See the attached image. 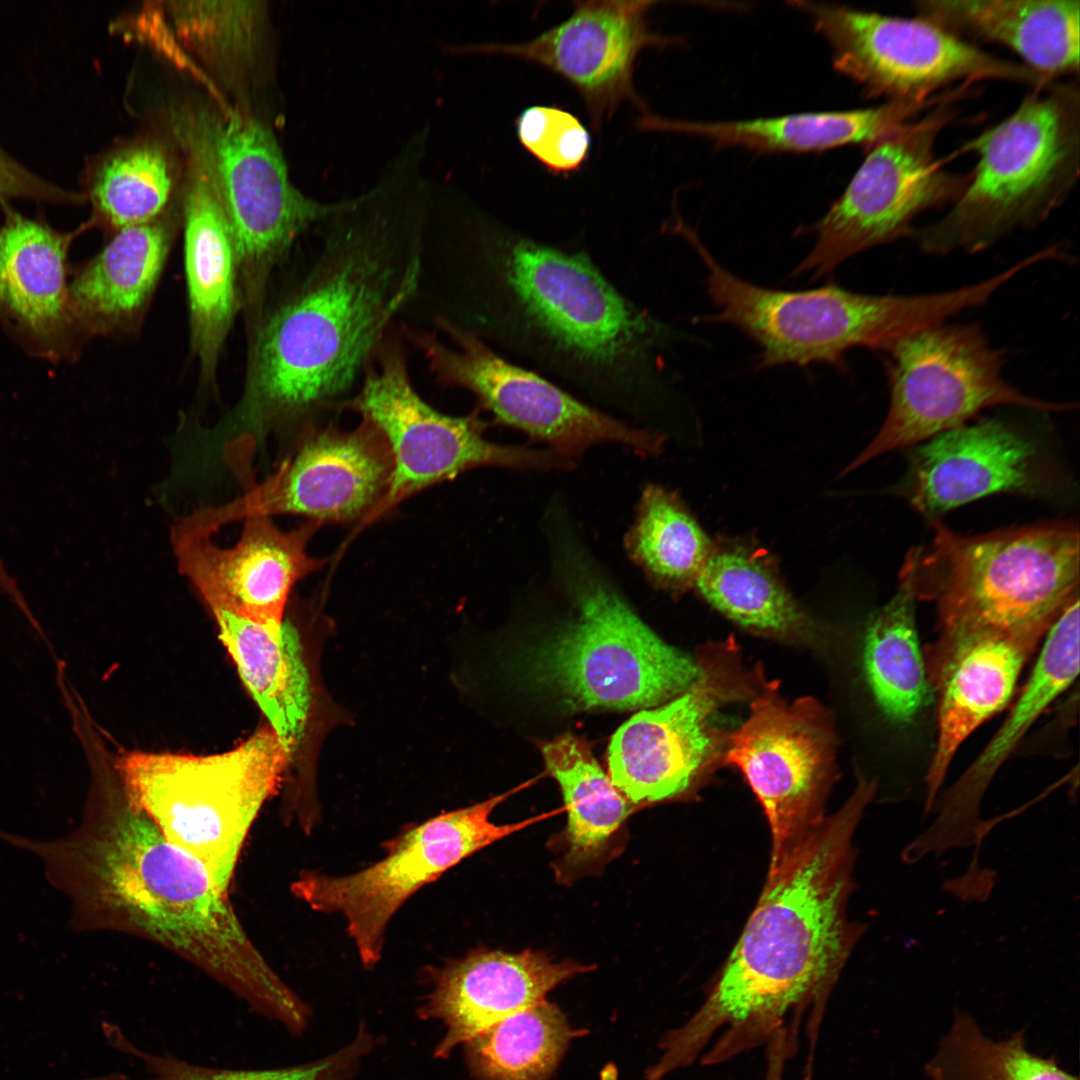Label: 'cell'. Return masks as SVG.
<instances>
[{"label":"cell","instance_id":"14","mask_svg":"<svg viewBox=\"0 0 1080 1080\" xmlns=\"http://www.w3.org/2000/svg\"><path fill=\"white\" fill-rule=\"evenodd\" d=\"M828 43L834 69L869 98L926 101L962 85L996 80L1051 82L1036 71L985 52L919 16L883 15L822 2H791Z\"/></svg>","mask_w":1080,"mask_h":1080},{"label":"cell","instance_id":"2","mask_svg":"<svg viewBox=\"0 0 1080 1080\" xmlns=\"http://www.w3.org/2000/svg\"><path fill=\"white\" fill-rule=\"evenodd\" d=\"M402 149L367 191L335 202L303 277L258 329L243 395L216 426L255 452L358 388L420 277L430 182Z\"/></svg>","mask_w":1080,"mask_h":1080},{"label":"cell","instance_id":"42","mask_svg":"<svg viewBox=\"0 0 1080 1080\" xmlns=\"http://www.w3.org/2000/svg\"><path fill=\"white\" fill-rule=\"evenodd\" d=\"M24 198L49 203H81L85 193L68 190L24 165L0 146V200Z\"/></svg>","mask_w":1080,"mask_h":1080},{"label":"cell","instance_id":"10","mask_svg":"<svg viewBox=\"0 0 1080 1080\" xmlns=\"http://www.w3.org/2000/svg\"><path fill=\"white\" fill-rule=\"evenodd\" d=\"M171 122L219 197L247 300L257 303L273 269L335 202L315 200L291 182L273 131L247 113L183 108L174 111Z\"/></svg>","mask_w":1080,"mask_h":1080},{"label":"cell","instance_id":"31","mask_svg":"<svg viewBox=\"0 0 1080 1080\" xmlns=\"http://www.w3.org/2000/svg\"><path fill=\"white\" fill-rule=\"evenodd\" d=\"M172 231L159 217L116 231L70 283L80 333L120 329L142 312L162 272Z\"/></svg>","mask_w":1080,"mask_h":1080},{"label":"cell","instance_id":"38","mask_svg":"<svg viewBox=\"0 0 1080 1080\" xmlns=\"http://www.w3.org/2000/svg\"><path fill=\"white\" fill-rule=\"evenodd\" d=\"M1024 1030L995 1040L958 1012L925 1065L929 1080H1078L1054 1057L1032 1052Z\"/></svg>","mask_w":1080,"mask_h":1080},{"label":"cell","instance_id":"25","mask_svg":"<svg viewBox=\"0 0 1080 1080\" xmlns=\"http://www.w3.org/2000/svg\"><path fill=\"white\" fill-rule=\"evenodd\" d=\"M0 319L34 351L60 357L80 333L68 283L72 241L92 222L63 232L0 200Z\"/></svg>","mask_w":1080,"mask_h":1080},{"label":"cell","instance_id":"27","mask_svg":"<svg viewBox=\"0 0 1080 1080\" xmlns=\"http://www.w3.org/2000/svg\"><path fill=\"white\" fill-rule=\"evenodd\" d=\"M950 97L945 92L926 101H887L865 109L740 121L677 120L648 112L638 119L637 127L703 137L718 148L740 147L761 153H810L849 145L870 148Z\"/></svg>","mask_w":1080,"mask_h":1080},{"label":"cell","instance_id":"21","mask_svg":"<svg viewBox=\"0 0 1080 1080\" xmlns=\"http://www.w3.org/2000/svg\"><path fill=\"white\" fill-rule=\"evenodd\" d=\"M238 541L222 548L212 536L172 529L179 571L210 610L222 609L261 624H280L293 586L320 569L307 545L320 523L307 521L283 531L270 517L243 521Z\"/></svg>","mask_w":1080,"mask_h":1080},{"label":"cell","instance_id":"22","mask_svg":"<svg viewBox=\"0 0 1080 1080\" xmlns=\"http://www.w3.org/2000/svg\"><path fill=\"white\" fill-rule=\"evenodd\" d=\"M1034 441L1000 418L980 419L942 432L909 454L903 497L928 520L1001 492L1041 490Z\"/></svg>","mask_w":1080,"mask_h":1080},{"label":"cell","instance_id":"1","mask_svg":"<svg viewBox=\"0 0 1080 1080\" xmlns=\"http://www.w3.org/2000/svg\"><path fill=\"white\" fill-rule=\"evenodd\" d=\"M402 319L471 333L657 431L674 329L585 250L537 239L447 186L432 188L419 283Z\"/></svg>","mask_w":1080,"mask_h":1080},{"label":"cell","instance_id":"26","mask_svg":"<svg viewBox=\"0 0 1080 1080\" xmlns=\"http://www.w3.org/2000/svg\"><path fill=\"white\" fill-rule=\"evenodd\" d=\"M571 960L554 962L525 950H477L435 969L433 987L421 1008L424 1018L440 1020L445 1034L434 1055L447 1057L496 1022L546 999L566 980L593 970Z\"/></svg>","mask_w":1080,"mask_h":1080},{"label":"cell","instance_id":"5","mask_svg":"<svg viewBox=\"0 0 1080 1080\" xmlns=\"http://www.w3.org/2000/svg\"><path fill=\"white\" fill-rule=\"evenodd\" d=\"M550 576L576 617L536 657L538 679L574 711L636 709L671 700L702 661L668 645L634 612L560 495L541 518Z\"/></svg>","mask_w":1080,"mask_h":1080},{"label":"cell","instance_id":"18","mask_svg":"<svg viewBox=\"0 0 1080 1080\" xmlns=\"http://www.w3.org/2000/svg\"><path fill=\"white\" fill-rule=\"evenodd\" d=\"M835 746L832 720L821 704L811 697L788 702L771 686L728 737L724 761L742 771L770 825V866L823 819Z\"/></svg>","mask_w":1080,"mask_h":1080},{"label":"cell","instance_id":"16","mask_svg":"<svg viewBox=\"0 0 1080 1080\" xmlns=\"http://www.w3.org/2000/svg\"><path fill=\"white\" fill-rule=\"evenodd\" d=\"M513 792L407 827L384 843L385 857L358 872H306L294 891L313 910L342 915L362 964L371 968L381 959L389 921L414 893L465 858L543 818L492 822L493 810Z\"/></svg>","mask_w":1080,"mask_h":1080},{"label":"cell","instance_id":"34","mask_svg":"<svg viewBox=\"0 0 1080 1080\" xmlns=\"http://www.w3.org/2000/svg\"><path fill=\"white\" fill-rule=\"evenodd\" d=\"M694 585L711 606L752 633L792 642L815 638L810 618L773 571L744 550L713 552Z\"/></svg>","mask_w":1080,"mask_h":1080},{"label":"cell","instance_id":"19","mask_svg":"<svg viewBox=\"0 0 1080 1080\" xmlns=\"http://www.w3.org/2000/svg\"><path fill=\"white\" fill-rule=\"evenodd\" d=\"M735 652L730 643L706 649L689 688L634 714L612 735L608 775L633 805L679 797L709 768L721 744L711 717L746 690Z\"/></svg>","mask_w":1080,"mask_h":1080},{"label":"cell","instance_id":"20","mask_svg":"<svg viewBox=\"0 0 1080 1080\" xmlns=\"http://www.w3.org/2000/svg\"><path fill=\"white\" fill-rule=\"evenodd\" d=\"M654 1H574L572 13L534 38L480 43L462 53L499 55L542 67L566 81L581 97L593 130L600 132L626 102L647 112L636 91L637 61L647 49L677 40L655 32L649 22Z\"/></svg>","mask_w":1080,"mask_h":1080},{"label":"cell","instance_id":"23","mask_svg":"<svg viewBox=\"0 0 1080 1080\" xmlns=\"http://www.w3.org/2000/svg\"><path fill=\"white\" fill-rule=\"evenodd\" d=\"M1079 672V596L1063 610L1046 634L1041 653L1024 689L990 743L931 808L936 816L924 830L927 843L940 852L977 845L990 825L980 818V804L995 774L1029 728L1074 681Z\"/></svg>","mask_w":1080,"mask_h":1080},{"label":"cell","instance_id":"13","mask_svg":"<svg viewBox=\"0 0 1080 1080\" xmlns=\"http://www.w3.org/2000/svg\"><path fill=\"white\" fill-rule=\"evenodd\" d=\"M420 352L435 382L462 388L494 422L576 463L599 444H617L642 456L659 452L663 436L592 406L537 372L501 356L475 335L446 325L425 329L399 324Z\"/></svg>","mask_w":1080,"mask_h":1080},{"label":"cell","instance_id":"41","mask_svg":"<svg viewBox=\"0 0 1080 1080\" xmlns=\"http://www.w3.org/2000/svg\"><path fill=\"white\" fill-rule=\"evenodd\" d=\"M521 146L549 173L569 176L588 161L592 138L572 112L555 105H531L515 119Z\"/></svg>","mask_w":1080,"mask_h":1080},{"label":"cell","instance_id":"30","mask_svg":"<svg viewBox=\"0 0 1080 1080\" xmlns=\"http://www.w3.org/2000/svg\"><path fill=\"white\" fill-rule=\"evenodd\" d=\"M211 612L244 685L293 754L311 706L310 679L297 632L284 622L261 624L222 609Z\"/></svg>","mask_w":1080,"mask_h":1080},{"label":"cell","instance_id":"7","mask_svg":"<svg viewBox=\"0 0 1080 1080\" xmlns=\"http://www.w3.org/2000/svg\"><path fill=\"white\" fill-rule=\"evenodd\" d=\"M672 231L692 247L707 271L706 291L715 313L703 321L734 326L752 339L759 347L758 368L823 363L842 369L854 348L886 351L899 339L946 323L984 301L975 283L913 295L865 294L834 283L800 291L771 289L727 270L683 220Z\"/></svg>","mask_w":1080,"mask_h":1080},{"label":"cell","instance_id":"32","mask_svg":"<svg viewBox=\"0 0 1080 1080\" xmlns=\"http://www.w3.org/2000/svg\"><path fill=\"white\" fill-rule=\"evenodd\" d=\"M913 571L905 558L896 593L869 618L863 642V672L873 700L888 724L908 732L937 705L921 651L915 618Z\"/></svg>","mask_w":1080,"mask_h":1080},{"label":"cell","instance_id":"36","mask_svg":"<svg viewBox=\"0 0 1080 1080\" xmlns=\"http://www.w3.org/2000/svg\"><path fill=\"white\" fill-rule=\"evenodd\" d=\"M584 1033L546 999L489 1026L467 1043L466 1059L478 1080H546L570 1041Z\"/></svg>","mask_w":1080,"mask_h":1080},{"label":"cell","instance_id":"24","mask_svg":"<svg viewBox=\"0 0 1080 1080\" xmlns=\"http://www.w3.org/2000/svg\"><path fill=\"white\" fill-rule=\"evenodd\" d=\"M1042 638L991 632L926 649V667L937 693V739L925 777V815L931 812L959 746L1009 703Z\"/></svg>","mask_w":1080,"mask_h":1080},{"label":"cell","instance_id":"33","mask_svg":"<svg viewBox=\"0 0 1080 1080\" xmlns=\"http://www.w3.org/2000/svg\"><path fill=\"white\" fill-rule=\"evenodd\" d=\"M549 774L557 781L568 814L563 862L578 868L599 858L633 810L589 745L572 733L541 744Z\"/></svg>","mask_w":1080,"mask_h":1080},{"label":"cell","instance_id":"8","mask_svg":"<svg viewBox=\"0 0 1080 1080\" xmlns=\"http://www.w3.org/2000/svg\"><path fill=\"white\" fill-rule=\"evenodd\" d=\"M1079 78L1032 88L1005 119L954 152L977 156L966 188L937 221L914 230L931 256L979 253L1059 208L1080 174Z\"/></svg>","mask_w":1080,"mask_h":1080},{"label":"cell","instance_id":"28","mask_svg":"<svg viewBox=\"0 0 1080 1080\" xmlns=\"http://www.w3.org/2000/svg\"><path fill=\"white\" fill-rule=\"evenodd\" d=\"M188 160L183 211L191 340L201 376L210 380L237 310L238 262L219 197L200 162Z\"/></svg>","mask_w":1080,"mask_h":1080},{"label":"cell","instance_id":"15","mask_svg":"<svg viewBox=\"0 0 1080 1080\" xmlns=\"http://www.w3.org/2000/svg\"><path fill=\"white\" fill-rule=\"evenodd\" d=\"M888 354L890 401L869 445L844 471L914 446L968 422L984 409L1050 412L1070 405L1027 396L1003 377L1002 353L976 323L931 326L896 341Z\"/></svg>","mask_w":1080,"mask_h":1080},{"label":"cell","instance_id":"40","mask_svg":"<svg viewBox=\"0 0 1080 1080\" xmlns=\"http://www.w3.org/2000/svg\"><path fill=\"white\" fill-rule=\"evenodd\" d=\"M104 1030L114 1048L141 1064L144 1076L114 1072L90 1080H352L361 1058L371 1048L370 1037L359 1031L344 1048L310 1063L263 1070L223 1069L142 1050L114 1025H104Z\"/></svg>","mask_w":1080,"mask_h":1080},{"label":"cell","instance_id":"39","mask_svg":"<svg viewBox=\"0 0 1080 1080\" xmlns=\"http://www.w3.org/2000/svg\"><path fill=\"white\" fill-rule=\"evenodd\" d=\"M164 8L177 36L202 59L224 68L253 62L264 27V2L169 1Z\"/></svg>","mask_w":1080,"mask_h":1080},{"label":"cell","instance_id":"29","mask_svg":"<svg viewBox=\"0 0 1080 1080\" xmlns=\"http://www.w3.org/2000/svg\"><path fill=\"white\" fill-rule=\"evenodd\" d=\"M916 16L951 33L996 43L1055 81L1079 76V0H918Z\"/></svg>","mask_w":1080,"mask_h":1080},{"label":"cell","instance_id":"35","mask_svg":"<svg viewBox=\"0 0 1080 1080\" xmlns=\"http://www.w3.org/2000/svg\"><path fill=\"white\" fill-rule=\"evenodd\" d=\"M623 545L653 584L669 590L693 586L713 553L709 538L680 499L654 483L641 489Z\"/></svg>","mask_w":1080,"mask_h":1080},{"label":"cell","instance_id":"3","mask_svg":"<svg viewBox=\"0 0 1080 1080\" xmlns=\"http://www.w3.org/2000/svg\"><path fill=\"white\" fill-rule=\"evenodd\" d=\"M876 785L862 779L832 816L814 825L775 865L761 897L699 1009L667 1032L654 1063L667 1076L696 1060L722 1064L787 1034L807 1010L818 1030L824 1006L865 930L847 919L852 837Z\"/></svg>","mask_w":1080,"mask_h":1080},{"label":"cell","instance_id":"17","mask_svg":"<svg viewBox=\"0 0 1080 1080\" xmlns=\"http://www.w3.org/2000/svg\"><path fill=\"white\" fill-rule=\"evenodd\" d=\"M297 440L272 474L230 502L199 507L180 519L182 528L213 536L237 521L282 514L321 525L363 520L385 494L393 470L381 431L365 418L350 431L311 421Z\"/></svg>","mask_w":1080,"mask_h":1080},{"label":"cell","instance_id":"37","mask_svg":"<svg viewBox=\"0 0 1080 1080\" xmlns=\"http://www.w3.org/2000/svg\"><path fill=\"white\" fill-rule=\"evenodd\" d=\"M86 187L94 210L92 223L118 231L158 218L172 192L173 171L160 145L142 142L95 161L87 170Z\"/></svg>","mask_w":1080,"mask_h":1080},{"label":"cell","instance_id":"4","mask_svg":"<svg viewBox=\"0 0 1080 1080\" xmlns=\"http://www.w3.org/2000/svg\"><path fill=\"white\" fill-rule=\"evenodd\" d=\"M82 822L55 841L23 838L80 928H118L156 941L215 978L254 1011L302 1032L310 1009L256 949L206 866L167 840L101 777Z\"/></svg>","mask_w":1080,"mask_h":1080},{"label":"cell","instance_id":"11","mask_svg":"<svg viewBox=\"0 0 1080 1080\" xmlns=\"http://www.w3.org/2000/svg\"><path fill=\"white\" fill-rule=\"evenodd\" d=\"M407 352L399 325L395 326L365 371L358 391L336 407L371 421L392 454L388 488L363 525L414 494L475 468L547 472L575 466L545 448L487 439L489 423L477 407L469 414L453 416L429 405L413 386Z\"/></svg>","mask_w":1080,"mask_h":1080},{"label":"cell","instance_id":"12","mask_svg":"<svg viewBox=\"0 0 1080 1080\" xmlns=\"http://www.w3.org/2000/svg\"><path fill=\"white\" fill-rule=\"evenodd\" d=\"M964 98L934 106L870 147L841 196L802 230L814 235V244L793 276L827 277L853 256L912 236L921 213L959 198L969 173L945 168L946 160L936 156V141Z\"/></svg>","mask_w":1080,"mask_h":1080},{"label":"cell","instance_id":"6","mask_svg":"<svg viewBox=\"0 0 1080 1080\" xmlns=\"http://www.w3.org/2000/svg\"><path fill=\"white\" fill-rule=\"evenodd\" d=\"M928 547L907 553L917 599L935 602L941 647L981 633L1044 637L1078 595L1079 528L1041 522L963 536L929 520Z\"/></svg>","mask_w":1080,"mask_h":1080},{"label":"cell","instance_id":"9","mask_svg":"<svg viewBox=\"0 0 1080 1080\" xmlns=\"http://www.w3.org/2000/svg\"><path fill=\"white\" fill-rule=\"evenodd\" d=\"M291 755L265 723L223 753L132 751L116 769L126 800L227 893L249 830L278 792Z\"/></svg>","mask_w":1080,"mask_h":1080}]
</instances>
